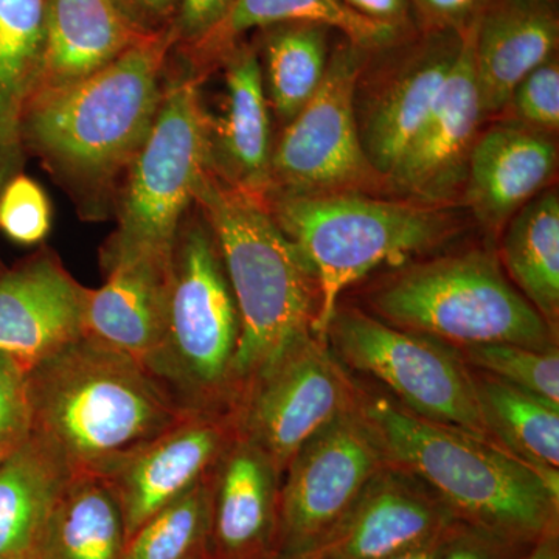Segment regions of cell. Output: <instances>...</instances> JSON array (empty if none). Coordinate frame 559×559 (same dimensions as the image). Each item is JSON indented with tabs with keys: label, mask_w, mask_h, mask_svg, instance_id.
<instances>
[{
	"label": "cell",
	"mask_w": 559,
	"mask_h": 559,
	"mask_svg": "<svg viewBox=\"0 0 559 559\" xmlns=\"http://www.w3.org/2000/svg\"><path fill=\"white\" fill-rule=\"evenodd\" d=\"M31 436L73 476L109 479L190 412L153 371L84 334L27 373Z\"/></svg>",
	"instance_id": "obj_1"
},
{
	"label": "cell",
	"mask_w": 559,
	"mask_h": 559,
	"mask_svg": "<svg viewBox=\"0 0 559 559\" xmlns=\"http://www.w3.org/2000/svg\"><path fill=\"white\" fill-rule=\"evenodd\" d=\"M175 44L173 27L146 36L91 79L35 98L25 109V153L38 156L92 218L105 216L110 194L148 138Z\"/></svg>",
	"instance_id": "obj_2"
},
{
	"label": "cell",
	"mask_w": 559,
	"mask_h": 559,
	"mask_svg": "<svg viewBox=\"0 0 559 559\" xmlns=\"http://www.w3.org/2000/svg\"><path fill=\"white\" fill-rule=\"evenodd\" d=\"M194 205L215 237L240 318L231 366L235 407L250 384L294 345L316 334L319 283L261 198L235 189L209 170L198 186Z\"/></svg>",
	"instance_id": "obj_3"
},
{
	"label": "cell",
	"mask_w": 559,
	"mask_h": 559,
	"mask_svg": "<svg viewBox=\"0 0 559 559\" xmlns=\"http://www.w3.org/2000/svg\"><path fill=\"white\" fill-rule=\"evenodd\" d=\"M359 409L385 460L432 489L460 522L513 544L536 543L557 528L559 492L498 444L385 396L362 393Z\"/></svg>",
	"instance_id": "obj_4"
},
{
	"label": "cell",
	"mask_w": 559,
	"mask_h": 559,
	"mask_svg": "<svg viewBox=\"0 0 559 559\" xmlns=\"http://www.w3.org/2000/svg\"><path fill=\"white\" fill-rule=\"evenodd\" d=\"M264 204L318 278L316 334L323 340L342 294L381 266H403L455 237L459 221L444 207L367 193H270Z\"/></svg>",
	"instance_id": "obj_5"
},
{
	"label": "cell",
	"mask_w": 559,
	"mask_h": 559,
	"mask_svg": "<svg viewBox=\"0 0 559 559\" xmlns=\"http://www.w3.org/2000/svg\"><path fill=\"white\" fill-rule=\"evenodd\" d=\"M370 314L452 347L558 348V336L489 250L404 264L367 296Z\"/></svg>",
	"instance_id": "obj_6"
},
{
	"label": "cell",
	"mask_w": 559,
	"mask_h": 559,
	"mask_svg": "<svg viewBox=\"0 0 559 559\" xmlns=\"http://www.w3.org/2000/svg\"><path fill=\"white\" fill-rule=\"evenodd\" d=\"M238 340L237 304L200 210L182 221L173 248L167 331L154 374L189 411H234Z\"/></svg>",
	"instance_id": "obj_7"
},
{
	"label": "cell",
	"mask_w": 559,
	"mask_h": 559,
	"mask_svg": "<svg viewBox=\"0 0 559 559\" xmlns=\"http://www.w3.org/2000/svg\"><path fill=\"white\" fill-rule=\"evenodd\" d=\"M200 76L183 68L165 81L156 119L121 180L117 219L103 260L168 257L209 171L207 109Z\"/></svg>",
	"instance_id": "obj_8"
},
{
	"label": "cell",
	"mask_w": 559,
	"mask_h": 559,
	"mask_svg": "<svg viewBox=\"0 0 559 559\" xmlns=\"http://www.w3.org/2000/svg\"><path fill=\"white\" fill-rule=\"evenodd\" d=\"M323 341L345 369L381 382L404 409L489 440L469 366L452 345L341 305Z\"/></svg>",
	"instance_id": "obj_9"
},
{
	"label": "cell",
	"mask_w": 559,
	"mask_h": 559,
	"mask_svg": "<svg viewBox=\"0 0 559 559\" xmlns=\"http://www.w3.org/2000/svg\"><path fill=\"white\" fill-rule=\"evenodd\" d=\"M366 62L367 50L348 40L331 55L319 90L274 143L267 194L367 193L385 183L356 123V83Z\"/></svg>",
	"instance_id": "obj_10"
},
{
	"label": "cell",
	"mask_w": 559,
	"mask_h": 559,
	"mask_svg": "<svg viewBox=\"0 0 559 559\" xmlns=\"http://www.w3.org/2000/svg\"><path fill=\"white\" fill-rule=\"evenodd\" d=\"M362 393L326 342L311 334L238 399V432L270 457L282 477L308 441L359 406Z\"/></svg>",
	"instance_id": "obj_11"
},
{
	"label": "cell",
	"mask_w": 559,
	"mask_h": 559,
	"mask_svg": "<svg viewBox=\"0 0 559 559\" xmlns=\"http://www.w3.org/2000/svg\"><path fill=\"white\" fill-rule=\"evenodd\" d=\"M385 462L359 406L308 441L283 474L277 518L282 558L311 554Z\"/></svg>",
	"instance_id": "obj_12"
},
{
	"label": "cell",
	"mask_w": 559,
	"mask_h": 559,
	"mask_svg": "<svg viewBox=\"0 0 559 559\" xmlns=\"http://www.w3.org/2000/svg\"><path fill=\"white\" fill-rule=\"evenodd\" d=\"M460 43L462 33L441 36L384 68L360 70L356 123L364 153L384 182L436 108Z\"/></svg>",
	"instance_id": "obj_13"
},
{
	"label": "cell",
	"mask_w": 559,
	"mask_h": 559,
	"mask_svg": "<svg viewBox=\"0 0 559 559\" xmlns=\"http://www.w3.org/2000/svg\"><path fill=\"white\" fill-rule=\"evenodd\" d=\"M477 17L462 33L436 108L385 179V186L404 200L447 207L463 194L471 151L485 120L474 58Z\"/></svg>",
	"instance_id": "obj_14"
},
{
	"label": "cell",
	"mask_w": 559,
	"mask_h": 559,
	"mask_svg": "<svg viewBox=\"0 0 559 559\" xmlns=\"http://www.w3.org/2000/svg\"><path fill=\"white\" fill-rule=\"evenodd\" d=\"M237 433L234 411L190 412L110 476L127 539L207 479Z\"/></svg>",
	"instance_id": "obj_15"
},
{
	"label": "cell",
	"mask_w": 559,
	"mask_h": 559,
	"mask_svg": "<svg viewBox=\"0 0 559 559\" xmlns=\"http://www.w3.org/2000/svg\"><path fill=\"white\" fill-rule=\"evenodd\" d=\"M459 522L436 492L406 469L385 462L325 539L316 559H384Z\"/></svg>",
	"instance_id": "obj_16"
},
{
	"label": "cell",
	"mask_w": 559,
	"mask_h": 559,
	"mask_svg": "<svg viewBox=\"0 0 559 559\" xmlns=\"http://www.w3.org/2000/svg\"><path fill=\"white\" fill-rule=\"evenodd\" d=\"M86 288L51 253L0 275V353L25 371L84 336Z\"/></svg>",
	"instance_id": "obj_17"
},
{
	"label": "cell",
	"mask_w": 559,
	"mask_h": 559,
	"mask_svg": "<svg viewBox=\"0 0 559 559\" xmlns=\"http://www.w3.org/2000/svg\"><path fill=\"white\" fill-rule=\"evenodd\" d=\"M171 255L103 260L105 285L86 289L84 334L156 369L170 300Z\"/></svg>",
	"instance_id": "obj_18"
},
{
	"label": "cell",
	"mask_w": 559,
	"mask_h": 559,
	"mask_svg": "<svg viewBox=\"0 0 559 559\" xmlns=\"http://www.w3.org/2000/svg\"><path fill=\"white\" fill-rule=\"evenodd\" d=\"M218 116L207 110L209 170L235 189L264 200L271 189V108L259 53L234 47L223 58Z\"/></svg>",
	"instance_id": "obj_19"
},
{
	"label": "cell",
	"mask_w": 559,
	"mask_h": 559,
	"mask_svg": "<svg viewBox=\"0 0 559 559\" xmlns=\"http://www.w3.org/2000/svg\"><path fill=\"white\" fill-rule=\"evenodd\" d=\"M554 135L500 121L481 132L471 151L463 200L477 223L500 234L509 221L557 175Z\"/></svg>",
	"instance_id": "obj_20"
},
{
	"label": "cell",
	"mask_w": 559,
	"mask_h": 559,
	"mask_svg": "<svg viewBox=\"0 0 559 559\" xmlns=\"http://www.w3.org/2000/svg\"><path fill=\"white\" fill-rule=\"evenodd\" d=\"M559 22L550 0H488L477 17L474 58L484 119L503 114L511 92L555 57Z\"/></svg>",
	"instance_id": "obj_21"
},
{
	"label": "cell",
	"mask_w": 559,
	"mask_h": 559,
	"mask_svg": "<svg viewBox=\"0 0 559 559\" xmlns=\"http://www.w3.org/2000/svg\"><path fill=\"white\" fill-rule=\"evenodd\" d=\"M150 35L116 0H46L43 57L31 102L91 79Z\"/></svg>",
	"instance_id": "obj_22"
},
{
	"label": "cell",
	"mask_w": 559,
	"mask_h": 559,
	"mask_svg": "<svg viewBox=\"0 0 559 559\" xmlns=\"http://www.w3.org/2000/svg\"><path fill=\"white\" fill-rule=\"evenodd\" d=\"M278 484L270 457L238 432L212 476L210 525L224 557L250 558L266 546L277 524Z\"/></svg>",
	"instance_id": "obj_23"
},
{
	"label": "cell",
	"mask_w": 559,
	"mask_h": 559,
	"mask_svg": "<svg viewBox=\"0 0 559 559\" xmlns=\"http://www.w3.org/2000/svg\"><path fill=\"white\" fill-rule=\"evenodd\" d=\"M72 477L31 433L0 457V559L36 558L51 510Z\"/></svg>",
	"instance_id": "obj_24"
},
{
	"label": "cell",
	"mask_w": 559,
	"mask_h": 559,
	"mask_svg": "<svg viewBox=\"0 0 559 559\" xmlns=\"http://www.w3.org/2000/svg\"><path fill=\"white\" fill-rule=\"evenodd\" d=\"M288 22H311L337 28L348 43L364 50L381 49L396 36L395 25L369 20L342 0H235L223 24L207 39L187 51L186 66L201 80L223 60L235 40L253 28H267Z\"/></svg>",
	"instance_id": "obj_25"
},
{
	"label": "cell",
	"mask_w": 559,
	"mask_h": 559,
	"mask_svg": "<svg viewBox=\"0 0 559 559\" xmlns=\"http://www.w3.org/2000/svg\"><path fill=\"white\" fill-rule=\"evenodd\" d=\"M471 374L488 439L559 492V406L485 371Z\"/></svg>",
	"instance_id": "obj_26"
},
{
	"label": "cell",
	"mask_w": 559,
	"mask_h": 559,
	"mask_svg": "<svg viewBox=\"0 0 559 559\" xmlns=\"http://www.w3.org/2000/svg\"><path fill=\"white\" fill-rule=\"evenodd\" d=\"M127 540L109 479L73 476L51 510L35 559H121Z\"/></svg>",
	"instance_id": "obj_27"
},
{
	"label": "cell",
	"mask_w": 559,
	"mask_h": 559,
	"mask_svg": "<svg viewBox=\"0 0 559 559\" xmlns=\"http://www.w3.org/2000/svg\"><path fill=\"white\" fill-rule=\"evenodd\" d=\"M500 257L507 277L558 336L559 197L540 191L509 221Z\"/></svg>",
	"instance_id": "obj_28"
},
{
	"label": "cell",
	"mask_w": 559,
	"mask_h": 559,
	"mask_svg": "<svg viewBox=\"0 0 559 559\" xmlns=\"http://www.w3.org/2000/svg\"><path fill=\"white\" fill-rule=\"evenodd\" d=\"M264 38L261 62L264 91L270 108L283 124H288L319 90L330 51L329 27L311 22L272 25Z\"/></svg>",
	"instance_id": "obj_29"
},
{
	"label": "cell",
	"mask_w": 559,
	"mask_h": 559,
	"mask_svg": "<svg viewBox=\"0 0 559 559\" xmlns=\"http://www.w3.org/2000/svg\"><path fill=\"white\" fill-rule=\"evenodd\" d=\"M215 471V469H213ZM212 476L154 514L127 540L121 559H190L210 527Z\"/></svg>",
	"instance_id": "obj_30"
},
{
	"label": "cell",
	"mask_w": 559,
	"mask_h": 559,
	"mask_svg": "<svg viewBox=\"0 0 559 559\" xmlns=\"http://www.w3.org/2000/svg\"><path fill=\"white\" fill-rule=\"evenodd\" d=\"M471 369L559 406V349H535L513 344H476L454 347Z\"/></svg>",
	"instance_id": "obj_31"
},
{
	"label": "cell",
	"mask_w": 559,
	"mask_h": 559,
	"mask_svg": "<svg viewBox=\"0 0 559 559\" xmlns=\"http://www.w3.org/2000/svg\"><path fill=\"white\" fill-rule=\"evenodd\" d=\"M51 205L46 191L28 176H13L0 190V231L22 246L38 245L49 235Z\"/></svg>",
	"instance_id": "obj_32"
},
{
	"label": "cell",
	"mask_w": 559,
	"mask_h": 559,
	"mask_svg": "<svg viewBox=\"0 0 559 559\" xmlns=\"http://www.w3.org/2000/svg\"><path fill=\"white\" fill-rule=\"evenodd\" d=\"M503 112L511 120L532 130L555 135L559 130V62L558 58L532 70L511 92Z\"/></svg>",
	"instance_id": "obj_33"
},
{
	"label": "cell",
	"mask_w": 559,
	"mask_h": 559,
	"mask_svg": "<svg viewBox=\"0 0 559 559\" xmlns=\"http://www.w3.org/2000/svg\"><path fill=\"white\" fill-rule=\"evenodd\" d=\"M31 433L27 374L0 353V457Z\"/></svg>",
	"instance_id": "obj_34"
},
{
	"label": "cell",
	"mask_w": 559,
	"mask_h": 559,
	"mask_svg": "<svg viewBox=\"0 0 559 559\" xmlns=\"http://www.w3.org/2000/svg\"><path fill=\"white\" fill-rule=\"evenodd\" d=\"M235 0H179L178 11L173 21L175 46L187 51L207 39L223 24Z\"/></svg>",
	"instance_id": "obj_35"
},
{
	"label": "cell",
	"mask_w": 559,
	"mask_h": 559,
	"mask_svg": "<svg viewBox=\"0 0 559 559\" xmlns=\"http://www.w3.org/2000/svg\"><path fill=\"white\" fill-rule=\"evenodd\" d=\"M509 540L459 522L440 559H502Z\"/></svg>",
	"instance_id": "obj_36"
},
{
	"label": "cell",
	"mask_w": 559,
	"mask_h": 559,
	"mask_svg": "<svg viewBox=\"0 0 559 559\" xmlns=\"http://www.w3.org/2000/svg\"><path fill=\"white\" fill-rule=\"evenodd\" d=\"M135 25L146 33L167 31L175 21L179 0H116Z\"/></svg>",
	"instance_id": "obj_37"
},
{
	"label": "cell",
	"mask_w": 559,
	"mask_h": 559,
	"mask_svg": "<svg viewBox=\"0 0 559 559\" xmlns=\"http://www.w3.org/2000/svg\"><path fill=\"white\" fill-rule=\"evenodd\" d=\"M430 20L463 33L479 16L488 0H415Z\"/></svg>",
	"instance_id": "obj_38"
},
{
	"label": "cell",
	"mask_w": 559,
	"mask_h": 559,
	"mask_svg": "<svg viewBox=\"0 0 559 559\" xmlns=\"http://www.w3.org/2000/svg\"><path fill=\"white\" fill-rule=\"evenodd\" d=\"M356 13L369 17V20L395 25L396 21L406 16V0H342Z\"/></svg>",
	"instance_id": "obj_39"
},
{
	"label": "cell",
	"mask_w": 559,
	"mask_h": 559,
	"mask_svg": "<svg viewBox=\"0 0 559 559\" xmlns=\"http://www.w3.org/2000/svg\"><path fill=\"white\" fill-rule=\"evenodd\" d=\"M459 522H455L452 527L444 530V532L439 533V535L432 536V538L423 540V543L411 547V549L400 551V554L392 555V557L384 559H440Z\"/></svg>",
	"instance_id": "obj_40"
},
{
	"label": "cell",
	"mask_w": 559,
	"mask_h": 559,
	"mask_svg": "<svg viewBox=\"0 0 559 559\" xmlns=\"http://www.w3.org/2000/svg\"><path fill=\"white\" fill-rule=\"evenodd\" d=\"M527 559H559L557 530L540 536Z\"/></svg>",
	"instance_id": "obj_41"
},
{
	"label": "cell",
	"mask_w": 559,
	"mask_h": 559,
	"mask_svg": "<svg viewBox=\"0 0 559 559\" xmlns=\"http://www.w3.org/2000/svg\"><path fill=\"white\" fill-rule=\"evenodd\" d=\"M282 559H316L310 557V555H300V557H290V558H282Z\"/></svg>",
	"instance_id": "obj_42"
}]
</instances>
